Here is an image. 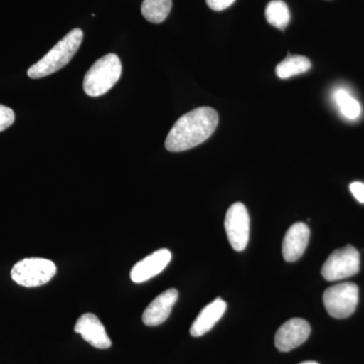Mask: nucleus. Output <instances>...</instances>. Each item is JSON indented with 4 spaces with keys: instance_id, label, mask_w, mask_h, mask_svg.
<instances>
[{
    "instance_id": "5",
    "label": "nucleus",
    "mask_w": 364,
    "mask_h": 364,
    "mask_svg": "<svg viewBox=\"0 0 364 364\" xmlns=\"http://www.w3.org/2000/svg\"><path fill=\"white\" fill-rule=\"evenodd\" d=\"M358 287L353 282H343L326 289L323 301L328 314L333 318L350 317L358 305Z\"/></svg>"
},
{
    "instance_id": "7",
    "label": "nucleus",
    "mask_w": 364,
    "mask_h": 364,
    "mask_svg": "<svg viewBox=\"0 0 364 364\" xmlns=\"http://www.w3.org/2000/svg\"><path fill=\"white\" fill-rule=\"evenodd\" d=\"M225 230L234 250H245L250 235V217L247 208L242 203H235L229 208L225 219Z\"/></svg>"
},
{
    "instance_id": "3",
    "label": "nucleus",
    "mask_w": 364,
    "mask_h": 364,
    "mask_svg": "<svg viewBox=\"0 0 364 364\" xmlns=\"http://www.w3.org/2000/svg\"><path fill=\"white\" fill-rule=\"evenodd\" d=\"M122 75V62L116 54H107L98 59L83 80V90L88 97H98L114 87Z\"/></svg>"
},
{
    "instance_id": "15",
    "label": "nucleus",
    "mask_w": 364,
    "mask_h": 364,
    "mask_svg": "<svg viewBox=\"0 0 364 364\" xmlns=\"http://www.w3.org/2000/svg\"><path fill=\"white\" fill-rule=\"evenodd\" d=\"M172 9V0H144L141 11L144 18L152 23L166 20Z\"/></svg>"
},
{
    "instance_id": "18",
    "label": "nucleus",
    "mask_w": 364,
    "mask_h": 364,
    "mask_svg": "<svg viewBox=\"0 0 364 364\" xmlns=\"http://www.w3.org/2000/svg\"><path fill=\"white\" fill-rule=\"evenodd\" d=\"M14 119H16V114L13 109L6 105H0V132L9 128L14 123Z\"/></svg>"
},
{
    "instance_id": "6",
    "label": "nucleus",
    "mask_w": 364,
    "mask_h": 364,
    "mask_svg": "<svg viewBox=\"0 0 364 364\" xmlns=\"http://www.w3.org/2000/svg\"><path fill=\"white\" fill-rule=\"evenodd\" d=\"M360 268V256L353 246L337 249L326 260L322 267L323 277L328 282H338L358 274Z\"/></svg>"
},
{
    "instance_id": "20",
    "label": "nucleus",
    "mask_w": 364,
    "mask_h": 364,
    "mask_svg": "<svg viewBox=\"0 0 364 364\" xmlns=\"http://www.w3.org/2000/svg\"><path fill=\"white\" fill-rule=\"evenodd\" d=\"M349 188H350L351 193L354 198L359 203H364V183L359 181L352 182Z\"/></svg>"
},
{
    "instance_id": "11",
    "label": "nucleus",
    "mask_w": 364,
    "mask_h": 364,
    "mask_svg": "<svg viewBox=\"0 0 364 364\" xmlns=\"http://www.w3.org/2000/svg\"><path fill=\"white\" fill-rule=\"evenodd\" d=\"M178 299V291L176 289H169L159 294L151 301L143 313V323L149 327L163 324L171 314L172 308Z\"/></svg>"
},
{
    "instance_id": "1",
    "label": "nucleus",
    "mask_w": 364,
    "mask_h": 364,
    "mask_svg": "<svg viewBox=\"0 0 364 364\" xmlns=\"http://www.w3.org/2000/svg\"><path fill=\"white\" fill-rule=\"evenodd\" d=\"M219 124V114L212 107H198L177 119L170 130L165 148L170 152H182L205 142Z\"/></svg>"
},
{
    "instance_id": "19",
    "label": "nucleus",
    "mask_w": 364,
    "mask_h": 364,
    "mask_svg": "<svg viewBox=\"0 0 364 364\" xmlns=\"http://www.w3.org/2000/svg\"><path fill=\"white\" fill-rule=\"evenodd\" d=\"M208 6L215 11H222L234 4L236 0H205Z\"/></svg>"
},
{
    "instance_id": "4",
    "label": "nucleus",
    "mask_w": 364,
    "mask_h": 364,
    "mask_svg": "<svg viewBox=\"0 0 364 364\" xmlns=\"http://www.w3.org/2000/svg\"><path fill=\"white\" fill-rule=\"evenodd\" d=\"M57 267L46 258H25L18 261L11 269V279L20 286L36 287L44 286L56 275Z\"/></svg>"
},
{
    "instance_id": "2",
    "label": "nucleus",
    "mask_w": 364,
    "mask_h": 364,
    "mask_svg": "<svg viewBox=\"0 0 364 364\" xmlns=\"http://www.w3.org/2000/svg\"><path fill=\"white\" fill-rule=\"evenodd\" d=\"M82 40L83 32L80 28L72 30L52 48L51 51L28 69V77H46L65 67L77 53Z\"/></svg>"
},
{
    "instance_id": "17",
    "label": "nucleus",
    "mask_w": 364,
    "mask_h": 364,
    "mask_svg": "<svg viewBox=\"0 0 364 364\" xmlns=\"http://www.w3.org/2000/svg\"><path fill=\"white\" fill-rule=\"evenodd\" d=\"M333 97L342 116L348 119H356L360 117V104L356 98L352 97L348 90L339 88L335 91Z\"/></svg>"
},
{
    "instance_id": "8",
    "label": "nucleus",
    "mask_w": 364,
    "mask_h": 364,
    "mask_svg": "<svg viewBox=\"0 0 364 364\" xmlns=\"http://www.w3.org/2000/svg\"><path fill=\"white\" fill-rule=\"evenodd\" d=\"M310 334V324L306 320L291 318L277 330L274 344L280 352H289L306 342Z\"/></svg>"
},
{
    "instance_id": "21",
    "label": "nucleus",
    "mask_w": 364,
    "mask_h": 364,
    "mask_svg": "<svg viewBox=\"0 0 364 364\" xmlns=\"http://www.w3.org/2000/svg\"><path fill=\"white\" fill-rule=\"evenodd\" d=\"M299 364H318V363H315V361H306V363H299Z\"/></svg>"
},
{
    "instance_id": "12",
    "label": "nucleus",
    "mask_w": 364,
    "mask_h": 364,
    "mask_svg": "<svg viewBox=\"0 0 364 364\" xmlns=\"http://www.w3.org/2000/svg\"><path fill=\"white\" fill-rule=\"evenodd\" d=\"M310 239V228L305 223H296L287 230L282 242V255L287 262H294L305 253Z\"/></svg>"
},
{
    "instance_id": "16",
    "label": "nucleus",
    "mask_w": 364,
    "mask_h": 364,
    "mask_svg": "<svg viewBox=\"0 0 364 364\" xmlns=\"http://www.w3.org/2000/svg\"><path fill=\"white\" fill-rule=\"evenodd\" d=\"M265 18L268 23L274 28L284 30L291 21V13L286 2L282 0H272L265 9Z\"/></svg>"
},
{
    "instance_id": "14",
    "label": "nucleus",
    "mask_w": 364,
    "mask_h": 364,
    "mask_svg": "<svg viewBox=\"0 0 364 364\" xmlns=\"http://www.w3.org/2000/svg\"><path fill=\"white\" fill-rule=\"evenodd\" d=\"M311 67H312V64L306 57L299 56V55L289 56V55L286 60L280 62L277 66L275 72L280 79H287L299 75V74L305 73L310 70Z\"/></svg>"
},
{
    "instance_id": "13",
    "label": "nucleus",
    "mask_w": 364,
    "mask_h": 364,
    "mask_svg": "<svg viewBox=\"0 0 364 364\" xmlns=\"http://www.w3.org/2000/svg\"><path fill=\"white\" fill-rule=\"evenodd\" d=\"M226 310V301H223L222 299H215L214 301L208 304L193 321L191 327V336L200 337L210 331L214 326L221 320Z\"/></svg>"
},
{
    "instance_id": "10",
    "label": "nucleus",
    "mask_w": 364,
    "mask_h": 364,
    "mask_svg": "<svg viewBox=\"0 0 364 364\" xmlns=\"http://www.w3.org/2000/svg\"><path fill=\"white\" fill-rule=\"evenodd\" d=\"M74 331L80 334L86 342L95 348L107 349L112 346L105 326L95 314L87 313L81 316L76 322Z\"/></svg>"
},
{
    "instance_id": "9",
    "label": "nucleus",
    "mask_w": 364,
    "mask_h": 364,
    "mask_svg": "<svg viewBox=\"0 0 364 364\" xmlns=\"http://www.w3.org/2000/svg\"><path fill=\"white\" fill-rule=\"evenodd\" d=\"M172 254L168 249H159L147 257L139 261L131 270V279L135 284L148 282L161 273L171 261Z\"/></svg>"
}]
</instances>
